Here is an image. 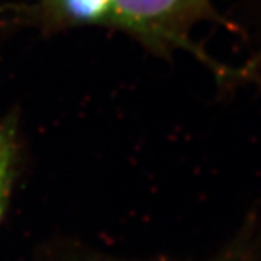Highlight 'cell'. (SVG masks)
Masks as SVG:
<instances>
[{
	"label": "cell",
	"instance_id": "obj_1",
	"mask_svg": "<svg viewBox=\"0 0 261 261\" xmlns=\"http://www.w3.org/2000/svg\"><path fill=\"white\" fill-rule=\"evenodd\" d=\"M57 18L128 31L160 45H185L196 23L216 16L212 0H45Z\"/></svg>",
	"mask_w": 261,
	"mask_h": 261
},
{
	"label": "cell",
	"instance_id": "obj_2",
	"mask_svg": "<svg viewBox=\"0 0 261 261\" xmlns=\"http://www.w3.org/2000/svg\"><path fill=\"white\" fill-rule=\"evenodd\" d=\"M245 29L251 39L252 56L244 74L247 80L261 84V0H245Z\"/></svg>",
	"mask_w": 261,
	"mask_h": 261
},
{
	"label": "cell",
	"instance_id": "obj_3",
	"mask_svg": "<svg viewBox=\"0 0 261 261\" xmlns=\"http://www.w3.org/2000/svg\"><path fill=\"white\" fill-rule=\"evenodd\" d=\"M16 157V141L10 126H0V218L9 200L13 168Z\"/></svg>",
	"mask_w": 261,
	"mask_h": 261
},
{
	"label": "cell",
	"instance_id": "obj_4",
	"mask_svg": "<svg viewBox=\"0 0 261 261\" xmlns=\"http://www.w3.org/2000/svg\"><path fill=\"white\" fill-rule=\"evenodd\" d=\"M258 238L260 235L255 237V241H250L247 240H243L238 248L240 250H233L232 252H229V261H250L258 252Z\"/></svg>",
	"mask_w": 261,
	"mask_h": 261
}]
</instances>
